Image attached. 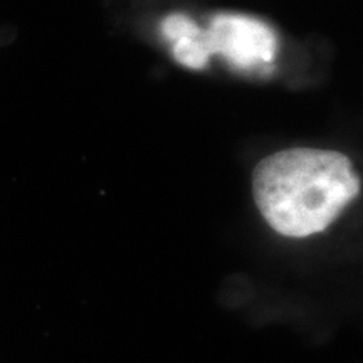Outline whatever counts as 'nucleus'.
<instances>
[{
    "mask_svg": "<svg viewBox=\"0 0 363 363\" xmlns=\"http://www.w3.org/2000/svg\"><path fill=\"white\" fill-rule=\"evenodd\" d=\"M254 201L276 233L301 239L323 233L360 194L350 158L318 148L266 157L252 175Z\"/></svg>",
    "mask_w": 363,
    "mask_h": 363,
    "instance_id": "1",
    "label": "nucleus"
},
{
    "mask_svg": "<svg viewBox=\"0 0 363 363\" xmlns=\"http://www.w3.org/2000/svg\"><path fill=\"white\" fill-rule=\"evenodd\" d=\"M208 52L220 54L239 69L269 66L278 52V38L264 22L247 16L220 13L202 30Z\"/></svg>",
    "mask_w": 363,
    "mask_h": 363,
    "instance_id": "2",
    "label": "nucleus"
},
{
    "mask_svg": "<svg viewBox=\"0 0 363 363\" xmlns=\"http://www.w3.org/2000/svg\"><path fill=\"white\" fill-rule=\"evenodd\" d=\"M174 56L177 62H180L182 66L190 67V69H203L207 66L211 52H208L201 33L197 38H184L175 40Z\"/></svg>",
    "mask_w": 363,
    "mask_h": 363,
    "instance_id": "3",
    "label": "nucleus"
},
{
    "mask_svg": "<svg viewBox=\"0 0 363 363\" xmlns=\"http://www.w3.org/2000/svg\"><path fill=\"white\" fill-rule=\"evenodd\" d=\"M162 33L165 35V39L175 43V40L184 38H197V35H201L202 30L184 13H174V16H169L162 22Z\"/></svg>",
    "mask_w": 363,
    "mask_h": 363,
    "instance_id": "4",
    "label": "nucleus"
}]
</instances>
